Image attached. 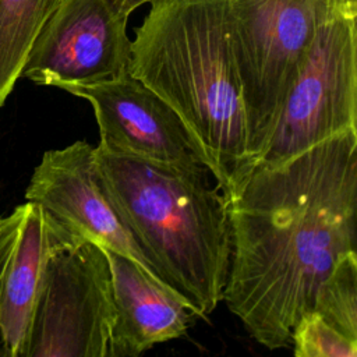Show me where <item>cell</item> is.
Returning <instances> with one entry per match:
<instances>
[{
  "label": "cell",
  "instance_id": "30bf717a",
  "mask_svg": "<svg viewBox=\"0 0 357 357\" xmlns=\"http://www.w3.org/2000/svg\"><path fill=\"white\" fill-rule=\"evenodd\" d=\"M74 238L33 202L0 220V346L24 357L43 272L53 248Z\"/></svg>",
  "mask_w": 357,
  "mask_h": 357
},
{
  "label": "cell",
  "instance_id": "52a82bcc",
  "mask_svg": "<svg viewBox=\"0 0 357 357\" xmlns=\"http://www.w3.org/2000/svg\"><path fill=\"white\" fill-rule=\"evenodd\" d=\"M127 21L110 0H61L36 35L21 77L63 89L130 73Z\"/></svg>",
  "mask_w": 357,
  "mask_h": 357
},
{
  "label": "cell",
  "instance_id": "8fae6325",
  "mask_svg": "<svg viewBox=\"0 0 357 357\" xmlns=\"http://www.w3.org/2000/svg\"><path fill=\"white\" fill-rule=\"evenodd\" d=\"M106 254L116 305L110 357H138L185 335L197 318L188 303L135 259L109 250Z\"/></svg>",
  "mask_w": 357,
  "mask_h": 357
},
{
  "label": "cell",
  "instance_id": "7a4b0ae2",
  "mask_svg": "<svg viewBox=\"0 0 357 357\" xmlns=\"http://www.w3.org/2000/svg\"><path fill=\"white\" fill-rule=\"evenodd\" d=\"M95 152L103 185L156 279L208 319L222 301L230 265L225 191L211 183L205 165Z\"/></svg>",
  "mask_w": 357,
  "mask_h": 357
},
{
  "label": "cell",
  "instance_id": "ba28073f",
  "mask_svg": "<svg viewBox=\"0 0 357 357\" xmlns=\"http://www.w3.org/2000/svg\"><path fill=\"white\" fill-rule=\"evenodd\" d=\"M25 199L38 204L74 238L127 255L156 278L113 205L99 174L95 146L86 141L46 151L31 176Z\"/></svg>",
  "mask_w": 357,
  "mask_h": 357
},
{
  "label": "cell",
  "instance_id": "277c9868",
  "mask_svg": "<svg viewBox=\"0 0 357 357\" xmlns=\"http://www.w3.org/2000/svg\"><path fill=\"white\" fill-rule=\"evenodd\" d=\"M333 6L331 0H225L245 120L244 165L268 142L286 92Z\"/></svg>",
  "mask_w": 357,
  "mask_h": 357
},
{
  "label": "cell",
  "instance_id": "5b68a950",
  "mask_svg": "<svg viewBox=\"0 0 357 357\" xmlns=\"http://www.w3.org/2000/svg\"><path fill=\"white\" fill-rule=\"evenodd\" d=\"M356 20L357 7L331 8L286 92L268 142L238 172L279 163L333 135L357 130Z\"/></svg>",
  "mask_w": 357,
  "mask_h": 357
},
{
  "label": "cell",
  "instance_id": "e0dca14e",
  "mask_svg": "<svg viewBox=\"0 0 357 357\" xmlns=\"http://www.w3.org/2000/svg\"><path fill=\"white\" fill-rule=\"evenodd\" d=\"M0 220H1V218H0Z\"/></svg>",
  "mask_w": 357,
  "mask_h": 357
},
{
  "label": "cell",
  "instance_id": "5bb4252c",
  "mask_svg": "<svg viewBox=\"0 0 357 357\" xmlns=\"http://www.w3.org/2000/svg\"><path fill=\"white\" fill-rule=\"evenodd\" d=\"M293 353L297 357H356L357 340L326 324L314 311L305 312L291 333Z\"/></svg>",
  "mask_w": 357,
  "mask_h": 357
},
{
  "label": "cell",
  "instance_id": "3957f363",
  "mask_svg": "<svg viewBox=\"0 0 357 357\" xmlns=\"http://www.w3.org/2000/svg\"><path fill=\"white\" fill-rule=\"evenodd\" d=\"M131 40L130 73L183 120L226 191L247 158L245 120L225 0H152Z\"/></svg>",
  "mask_w": 357,
  "mask_h": 357
},
{
  "label": "cell",
  "instance_id": "6da1fadb",
  "mask_svg": "<svg viewBox=\"0 0 357 357\" xmlns=\"http://www.w3.org/2000/svg\"><path fill=\"white\" fill-rule=\"evenodd\" d=\"M225 194L231 251L222 301L255 342L289 347L321 283L357 252V130L241 169Z\"/></svg>",
  "mask_w": 357,
  "mask_h": 357
},
{
  "label": "cell",
  "instance_id": "7c38bea8",
  "mask_svg": "<svg viewBox=\"0 0 357 357\" xmlns=\"http://www.w3.org/2000/svg\"><path fill=\"white\" fill-rule=\"evenodd\" d=\"M61 0H0V107L14 89L31 46Z\"/></svg>",
  "mask_w": 357,
  "mask_h": 357
},
{
  "label": "cell",
  "instance_id": "8992f818",
  "mask_svg": "<svg viewBox=\"0 0 357 357\" xmlns=\"http://www.w3.org/2000/svg\"><path fill=\"white\" fill-rule=\"evenodd\" d=\"M116 325L106 250L67 238L50 252L24 357H110Z\"/></svg>",
  "mask_w": 357,
  "mask_h": 357
},
{
  "label": "cell",
  "instance_id": "9c48e42d",
  "mask_svg": "<svg viewBox=\"0 0 357 357\" xmlns=\"http://www.w3.org/2000/svg\"><path fill=\"white\" fill-rule=\"evenodd\" d=\"M63 91L91 103L99 149L180 167L205 165L180 116L131 73L96 84L68 85Z\"/></svg>",
  "mask_w": 357,
  "mask_h": 357
},
{
  "label": "cell",
  "instance_id": "2e32d148",
  "mask_svg": "<svg viewBox=\"0 0 357 357\" xmlns=\"http://www.w3.org/2000/svg\"><path fill=\"white\" fill-rule=\"evenodd\" d=\"M331 1L339 7H357V0H331Z\"/></svg>",
  "mask_w": 357,
  "mask_h": 357
},
{
  "label": "cell",
  "instance_id": "4fadbf2b",
  "mask_svg": "<svg viewBox=\"0 0 357 357\" xmlns=\"http://www.w3.org/2000/svg\"><path fill=\"white\" fill-rule=\"evenodd\" d=\"M310 311L357 340V252L347 254L336 262L318 287Z\"/></svg>",
  "mask_w": 357,
  "mask_h": 357
},
{
  "label": "cell",
  "instance_id": "9a60e30c",
  "mask_svg": "<svg viewBox=\"0 0 357 357\" xmlns=\"http://www.w3.org/2000/svg\"><path fill=\"white\" fill-rule=\"evenodd\" d=\"M110 1L117 11H120L121 14L130 15L135 8L151 3L152 0H110Z\"/></svg>",
  "mask_w": 357,
  "mask_h": 357
}]
</instances>
